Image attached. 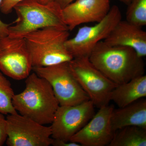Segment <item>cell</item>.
<instances>
[{
  "label": "cell",
  "mask_w": 146,
  "mask_h": 146,
  "mask_svg": "<svg viewBox=\"0 0 146 146\" xmlns=\"http://www.w3.org/2000/svg\"><path fill=\"white\" fill-rule=\"evenodd\" d=\"M89 58L98 70L117 85L145 74L143 58L130 47L112 46L102 41L96 45Z\"/></svg>",
  "instance_id": "cell-1"
},
{
  "label": "cell",
  "mask_w": 146,
  "mask_h": 146,
  "mask_svg": "<svg viewBox=\"0 0 146 146\" xmlns=\"http://www.w3.org/2000/svg\"><path fill=\"white\" fill-rule=\"evenodd\" d=\"M25 79L24 91L13 96V107L20 115L40 124L51 123L59 106L52 87L34 72Z\"/></svg>",
  "instance_id": "cell-2"
},
{
  "label": "cell",
  "mask_w": 146,
  "mask_h": 146,
  "mask_svg": "<svg viewBox=\"0 0 146 146\" xmlns=\"http://www.w3.org/2000/svg\"><path fill=\"white\" fill-rule=\"evenodd\" d=\"M69 31L67 29L50 27L32 32L23 37L33 68L46 67L72 60L74 58L65 46Z\"/></svg>",
  "instance_id": "cell-3"
},
{
  "label": "cell",
  "mask_w": 146,
  "mask_h": 146,
  "mask_svg": "<svg viewBox=\"0 0 146 146\" xmlns=\"http://www.w3.org/2000/svg\"><path fill=\"white\" fill-rule=\"evenodd\" d=\"M62 9L54 1L45 4L39 0H24L13 8L17 18L9 26L8 35L23 37L28 33L50 27L68 29L63 20Z\"/></svg>",
  "instance_id": "cell-4"
},
{
  "label": "cell",
  "mask_w": 146,
  "mask_h": 146,
  "mask_svg": "<svg viewBox=\"0 0 146 146\" xmlns=\"http://www.w3.org/2000/svg\"><path fill=\"white\" fill-rule=\"evenodd\" d=\"M69 64L73 75L94 106L99 108L109 104L110 95L117 84L98 70L89 57L75 58Z\"/></svg>",
  "instance_id": "cell-5"
},
{
  "label": "cell",
  "mask_w": 146,
  "mask_h": 146,
  "mask_svg": "<svg viewBox=\"0 0 146 146\" xmlns=\"http://www.w3.org/2000/svg\"><path fill=\"white\" fill-rule=\"evenodd\" d=\"M33 70L50 83L59 105H75L90 100L73 75L69 62Z\"/></svg>",
  "instance_id": "cell-6"
},
{
  "label": "cell",
  "mask_w": 146,
  "mask_h": 146,
  "mask_svg": "<svg viewBox=\"0 0 146 146\" xmlns=\"http://www.w3.org/2000/svg\"><path fill=\"white\" fill-rule=\"evenodd\" d=\"M121 20L119 8L112 6L101 21L95 25L80 28L75 36L69 38L65 43L67 49L74 58L89 57L96 45L104 40Z\"/></svg>",
  "instance_id": "cell-7"
},
{
  "label": "cell",
  "mask_w": 146,
  "mask_h": 146,
  "mask_svg": "<svg viewBox=\"0 0 146 146\" xmlns=\"http://www.w3.org/2000/svg\"><path fill=\"white\" fill-rule=\"evenodd\" d=\"M8 146H49L52 143L50 126L39 123L18 112L6 117Z\"/></svg>",
  "instance_id": "cell-8"
},
{
  "label": "cell",
  "mask_w": 146,
  "mask_h": 146,
  "mask_svg": "<svg viewBox=\"0 0 146 146\" xmlns=\"http://www.w3.org/2000/svg\"><path fill=\"white\" fill-rule=\"evenodd\" d=\"M30 54L24 37H0V71L16 80L25 79L33 70Z\"/></svg>",
  "instance_id": "cell-9"
},
{
  "label": "cell",
  "mask_w": 146,
  "mask_h": 146,
  "mask_svg": "<svg viewBox=\"0 0 146 146\" xmlns=\"http://www.w3.org/2000/svg\"><path fill=\"white\" fill-rule=\"evenodd\" d=\"M95 106L90 100L75 105H59L51 123L52 138L70 141L93 117Z\"/></svg>",
  "instance_id": "cell-10"
},
{
  "label": "cell",
  "mask_w": 146,
  "mask_h": 146,
  "mask_svg": "<svg viewBox=\"0 0 146 146\" xmlns=\"http://www.w3.org/2000/svg\"><path fill=\"white\" fill-rule=\"evenodd\" d=\"M114 108L108 104L99 110L70 141L83 146H108L114 132L111 124V117Z\"/></svg>",
  "instance_id": "cell-11"
},
{
  "label": "cell",
  "mask_w": 146,
  "mask_h": 146,
  "mask_svg": "<svg viewBox=\"0 0 146 146\" xmlns=\"http://www.w3.org/2000/svg\"><path fill=\"white\" fill-rule=\"evenodd\" d=\"M109 0H75L62 9V17L69 31L82 24L98 23L110 9Z\"/></svg>",
  "instance_id": "cell-12"
},
{
  "label": "cell",
  "mask_w": 146,
  "mask_h": 146,
  "mask_svg": "<svg viewBox=\"0 0 146 146\" xmlns=\"http://www.w3.org/2000/svg\"><path fill=\"white\" fill-rule=\"evenodd\" d=\"M103 41L112 46L130 47L139 56H146V31L126 21H120Z\"/></svg>",
  "instance_id": "cell-13"
},
{
  "label": "cell",
  "mask_w": 146,
  "mask_h": 146,
  "mask_svg": "<svg viewBox=\"0 0 146 146\" xmlns=\"http://www.w3.org/2000/svg\"><path fill=\"white\" fill-rule=\"evenodd\" d=\"M111 124L114 132L130 126L146 129V100L143 98L125 107L114 108L111 114Z\"/></svg>",
  "instance_id": "cell-14"
},
{
  "label": "cell",
  "mask_w": 146,
  "mask_h": 146,
  "mask_svg": "<svg viewBox=\"0 0 146 146\" xmlns=\"http://www.w3.org/2000/svg\"><path fill=\"white\" fill-rule=\"evenodd\" d=\"M146 96V76L144 74L117 85L110 93L109 100L122 108Z\"/></svg>",
  "instance_id": "cell-15"
},
{
  "label": "cell",
  "mask_w": 146,
  "mask_h": 146,
  "mask_svg": "<svg viewBox=\"0 0 146 146\" xmlns=\"http://www.w3.org/2000/svg\"><path fill=\"white\" fill-rule=\"evenodd\" d=\"M109 146H146V129L125 127L114 132Z\"/></svg>",
  "instance_id": "cell-16"
},
{
  "label": "cell",
  "mask_w": 146,
  "mask_h": 146,
  "mask_svg": "<svg viewBox=\"0 0 146 146\" xmlns=\"http://www.w3.org/2000/svg\"><path fill=\"white\" fill-rule=\"evenodd\" d=\"M14 95L10 81L0 71V113L8 115L18 112L12 103Z\"/></svg>",
  "instance_id": "cell-17"
},
{
  "label": "cell",
  "mask_w": 146,
  "mask_h": 146,
  "mask_svg": "<svg viewBox=\"0 0 146 146\" xmlns=\"http://www.w3.org/2000/svg\"><path fill=\"white\" fill-rule=\"evenodd\" d=\"M126 21L142 28L146 25V0H131L128 5Z\"/></svg>",
  "instance_id": "cell-18"
},
{
  "label": "cell",
  "mask_w": 146,
  "mask_h": 146,
  "mask_svg": "<svg viewBox=\"0 0 146 146\" xmlns=\"http://www.w3.org/2000/svg\"><path fill=\"white\" fill-rule=\"evenodd\" d=\"M24 0H2L0 11L3 14L7 15L12 12L14 7Z\"/></svg>",
  "instance_id": "cell-19"
},
{
  "label": "cell",
  "mask_w": 146,
  "mask_h": 146,
  "mask_svg": "<svg viewBox=\"0 0 146 146\" xmlns=\"http://www.w3.org/2000/svg\"><path fill=\"white\" fill-rule=\"evenodd\" d=\"M7 138L6 119L4 115L0 113V146L4 144Z\"/></svg>",
  "instance_id": "cell-20"
},
{
  "label": "cell",
  "mask_w": 146,
  "mask_h": 146,
  "mask_svg": "<svg viewBox=\"0 0 146 146\" xmlns=\"http://www.w3.org/2000/svg\"><path fill=\"white\" fill-rule=\"evenodd\" d=\"M52 145L54 146H81L80 144L70 141L53 139Z\"/></svg>",
  "instance_id": "cell-21"
},
{
  "label": "cell",
  "mask_w": 146,
  "mask_h": 146,
  "mask_svg": "<svg viewBox=\"0 0 146 146\" xmlns=\"http://www.w3.org/2000/svg\"><path fill=\"white\" fill-rule=\"evenodd\" d=\"M2 0H0V6ZM10 24L5 23L0 19V37L7 36L8 35V29Z\"/></svg>",
  "instance_id": "cell-22"
},
{
  "label": "cell",
  "mask_w": 146,
  "mask_h": 146,
  "mask_svg": "<svg viewBox=\"0 0 146 146\" xmlns=\"http://www.w3.org/2000/svg\"><path fill=\"white\" fill-rule=\"evenodd\" d=\"M75 0H54V1L63 9Z\"/></svg>",
  "instance_id": "cell-23"
},
{
  "label": "cell",
  "mask_w": 146,
  "mask_h": 146,
  "mask_svg": "<svg viewBox=\"0 0 146 146\" xmlns=\"http://www.w3.org/2000/svg\"><path fill=\"white\" fill-rule=\"evenodd\" d=\"M40 1L43 3H48L52 2L54 1V0H39Z\"/></svg>",
  "instance_id": "cell-24"
},
{
  "label": "cell",
  "mask_w": 146,
  "mask_h": 146,
  "mask_svg": "<svg viewBox=\"0 0 146 146\" xmlns=\"http://www.w3.org/2000/svg\"><path fill=\"white\" fill-rule=\"evenodd\" d=\"M121 2L124 3L125 4L127 5H128L129 4L131 1V0H119Z\"/></svg>",
  "instance_id": "cell-25"
},
{
  "label": "cell",
  "mask_w": 146,
  "mask_h": 146,
  "mask_svg": "<svg viewBox=\"0 0 146 146\" xmlns=\"http://www.w3.org/2000/svg\"><path fill=\"white\" fill-rule=\"evenodd\" d=\"M109 1H110V0H109Z\"/></svg>",
  "instance_id": "cell-26"
}]
</instances>
